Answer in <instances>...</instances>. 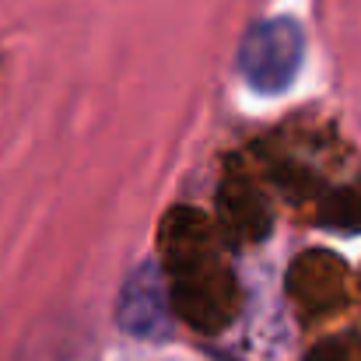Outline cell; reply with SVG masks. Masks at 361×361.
I'll return each mask as SVG.
<instances>
[{
  "instance_id": "6da1fadb",
  "label": "cell",
  "mask_w": 361,
  "mask_h": 361,
  "mask_svg": "<svg viewBox=\"0 0 361 361\" xmlns=\"http://www.w3.org/2000/svg\"><path fill=\"white\" fill-rule=\"evenodd\" d=\"M190 225H183V211L172 214L165 245L172 252L169 259V295H172V309L193 323L197 330H221L235 309V288H232V274L225 270L218 245L211 239L207 225L197 221L186 211Z\"/></svg>"
},
{
  "instance_id": "3957f363",
  "label": "cell",
  "mask_w": 361,
  "mask_h": 361,
  "mask_svg": "<svg viewBox=\"0 0 361 361\" xmlns=\"http://www.w3.org/2000/svg\"><path fill=\"white\" fill-rule=\"evenodd\" d=\"M172 295L169 277L154 259H140L120 288L116 298V323L123 334L137 341H169L172 337Z\"/></svg>"
},
{
  "instance_id": "7a4b0ae2",
  "label": "cell",
  "mask_w": 361,
  "mask_h": 361,
  "mask_svg": "<svg viewBox=\"0 0 361 361\" xmlns=\"http://www.w3.org/2000/svg\"><path fill=\"white\" fill-rule=\"evenodd\" d=\"M305 60V32L295 18L256 21L239 46L242 81L259 95H281L295 85Z\"/></svg>"
},
{
  "instance_id": "277c9868",
  "label": "cell",
  "mask_w": 361,
  "mask_h": 361,
  "mask_svg": "<svg viewBox=\"0 0 361 361\" xmlns=\"http://www.w3.org/2000/svg\"><path fill=\"white\" fill-rule=\"evenodd\" d=\"M309 361H361V344L334 341V344H323Z\"/></svg>"
}]
</instances>
